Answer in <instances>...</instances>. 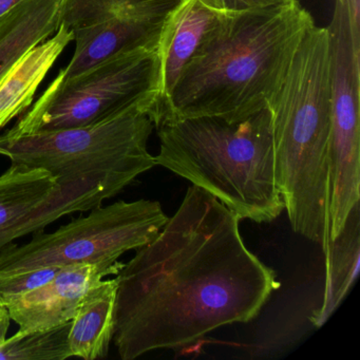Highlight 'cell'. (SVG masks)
Returning a JSON list of instances; mask_svg holds the SVG:
<instances>
[{"label":"cell","mask_w":360,"mask_h":360,"mask_svg":"<svg viewBox=\"0 0 360 360\" xmlns=\"http://www.w3.org/2000/svg\"><path fill=\"white\" fill-rule=\"evenodd\" d=\"M240 218L199 187L117 274L113 339L120 357L181 349L252 321L280 286L242 239Z\"/></svg>","instance_id":"cell-1"},{"label":"cell","mask_w":360,"mask_h":360,"mask_svg":"<svg viewBox=\"0 0 360 360\" xmlns=\"http://www.w3.org/2000/svg\"><path fill=\"white\" fill-rule=\"evenodd\" d=\"M314 22L299 0L221 13L158 111L155 127L202 117L235 123L262 110Z\"/></svg>","instance_id":"cell-2"},{"label":"cell","mask_w":360,"mask_h":360,"mask_svg":"<svg viewBox=\"0 0 360 360\" xmlns=\"http://www.w3.org/2000/svg\"><path fill=\"white\" fill-rule=\"evenodd\" d=\"M276 176L292 231L322 250L330 245L328 149L330 35L311 22L266 101Z\"/></svg>","instance_id":"cell-3"},{"label":"cell","mask_w":360,"mask_h":360,"mask_svg":"<svg viewBox=\"0 0 360 360\" xmlns=\"http://www.w3.org/2000/svg\"><path fill=\"white\" fill-rule=\"evenodd\" d=\"M158 134L155 164L207 191L240 220L269 223L283 212L267 107L235 123L180 120L160 126Z\"/></svg>","instance_id":"cell-4"},{"label":"cell","mask_w":360,"mask_h":360,"mask_svg":"<svg viewBox=\"0 0 360 360\" xmlns=\"http://www.w3.org/2000/svg\"><path fill=\"white\" fill-rule=\"evenodd\" d=\"M157 107V98H149L92 125L25 136L5 132L0 155L56 178L111 172L136 180L157 166L148 150Z\"/></svg>","instance_id":"cell-5"},{"label":"cell","mask_w":360,"mask_h":360,"mask_svg":"<svg viewBox=\"0 0 360 360\" xmlns=\"http://www.w3.org/2000/svg\"><path fill=\"white\" fill-rule=\"evenodd\" d=\"M158 50L138 49L104 60L77 77L60 75L10 136L83 127L104 121L141 101L160 100Z\"/></svg>","instance_id":"cell-6"},{"label":"cell","mask_w":360,"mask_h":360,"mask_svg":"<svg viewBox=\"0 0 360 360\" xmlns=\"http://www.w3.org/2000/svg\"><path fill=\"white\" fill-rule=\"evenodd\" d=\"M168 219L150 200L100 206L52 233L39 231L28 243L8 244L0 250V278L41 267L115 262L155 239Z\"/></svg>","instance_id":"cell-7"},{"label":"cell","mask_w":360,"mask_h":360,"mask_svg":"<svg viewBox=\"0 0 360 360\" xmlns=\"http://www.w3.org/2000/svg\"><path fill=\"white\" fill-rule=\"evenodd\" d=\"M330 35V134L328 149L330 236L360 200V49L352 39L345 0H335Z\"/></svg>","instance_id":"cell-8"},{"label":"cell","mask_w":360,"mask_h":360,"mask_svg":"<svg viewBox=\"0 0 360 360\" xmlns=\"http://www.w3.org/2000/svg\"><path fill=\"white\" fill-rule=\"evenodd\" d=\"M124 263H94L62 267L47 283L0 301L22 332L48 330L72 321L88 290L117 275Z\"/></svg>","instance_id":"cell-9"},{"label":"cell","mask_w":360,"mask_h":360,"mask_svg":"<svg viewBox=\"0 0 360 360\" xmlns=\"http://www.w3.org/2000/svg\"><path fill=\"white\" fill-rule=\"evenodd\" d=\"M179 7L122 16L75 31V53L68 66L58 75L69 79L125 52L158 50L166 22Z\"/></svg>","instance_id":"cell-10"},{"label":"cell","mask_w":360,"mask_h":360,"mask_svg":"<svg viewBox=\"0 0 360 360\" xmlns=\"http://www.w3.org/2000/svg\"><path fill=\"white\" fill-rule=\"evenodd\" d=\"M220 14L202 0H184L166 22L158 48L161 84L155 119L176 87L181 73Z\"/></svg>","instance_id":"cell-11"},{"label":"cell","mask_w":360,"mask_h":360,"mask_svg":"<svg viewBox=\"0 0 360 360\" xmlns=\"http://www.w3.org/2000/svg\"><path fill=\"white\" fill-rule=\"evenodd\" d=\"M73 32L60 25L43 43L25 52L0 79V129L32 105L35 94L67 46Z\"/></svg>","instance_id":"cell-12"},{"label":"cell","mask_w":360,"mask_h":360,"mask_svg":"<svg viewBox=\"0 0 360 360\" xmlns=\"http://www.w3.org/2000/svg\"><path fill=\"white\" fill-rule=\"evenodd\" d=\"M326 262V283L323 299L319 309L313 311L309 320L316 328H321L353 288L360 261V205L355 204L345 219L340 233L330 239L323 250Z\"/></svg>","instance_id":"cell-13"},{"label":"cell","mask_w":360,"mask_h":360,"mask_svg":"<svg viewBox=\"0 0 360 360\" xmlns=\"http://www.w3.org/2000/svg\"><path fill=\"white\" fill-rule=\"evenodd\" d=\"M64 0H22L0 18V79L25 52L58 30Z\"/></svg>","instance_id":"cell-14"},{"label":"cell","mask_w":360,"mask_h":360,"mask_svg":"<svg viewBox=\"0 0 360 360\" xmlns=\"http://www.w3.org/2000/svg\"><path fill=\"white\" fill-rule=\"evenodd\" d=\"M117 281L104 279L84 296L69 333L72 357L86 360L106 358L115 330Z\"/></svg>","instance_id":"cell-15"},{"label":"cell","mask_w":360,"mask_h":360,"mask_svg":"<svg viewBox=\"0 0 360 360\" xmlns=\"http://www.w3.org/2000/svg\"><path fill=\"white\" fill-rule=\"evenodd\" d=\"M56 183V176L47 170L11 163L9 169L0 176V240L6 231L51 195Z\"/></svg>","instance_id":"cell-16"},{"label":"cell","mask_w":360,"mask_h":360,"mask_svg":"<svg viewBox=\"0 0 360 360\" xmlns=\"http://www.w3.org/2000/svg\"><path fill=\"white\" fill-rule=\"evenodd\" d=\"M184 0H64L60 25L75 32L122 16L176 8Z\"/></svg>","instance_id":"cell-17"},{"label":"cell","mask_w":360,"mask_h":360,"mask_svg":"<svg viewBox=\"0 0 360 360\" xmlns=\"http://www.w3.org/2000/svg\"><path fill=\"white\" fill-rule=\"evenodd\" d=\"M72 321L48 330H18L0 342V360H65L72 357L69 333Z\"/></svg>","instance_id":"cell-18"},{"label":"cell","mask_w":360,"mask_h":360,"mask_svg":"<svg viewBox=\"0 0 360 360\" xmlns=\"http://www.w3.org/2000/svg\"><path fill=\"white\" fill-rule=\"evenodd\" d=\"M62 267L49 266L33 269L18 275L0 278V301L34 290L49 282Z\"/></svg>","instance_id":"cell-19"},{"label":"cell","mask_w":360,"mask_h":360,"mask_svg":"<svg viewBox=\"0 0 360 360\" xmlns=\"http://www.w3.org/2000/svg\"><path fill=\"white\" fill-rule=\"evenodd\" d=\"M208 7L219 13H237L264 9L282 4L292 3L295 0H202Z\"/></svg>","instance_id":"cell-20"},{"label":"cell","mask_w":360,"mask_h":360,"mask_svg":"<svg viewBox=\"0 0 360 360\" xmlns=\"http://www.w3.org/2000/svg\"><path fill=\"white\" fill-rule=\"evenodd\" d=\"M10 322H11V319H10L7 309H6L5 307L0 304V342L7 338Z\"/></svg>","instance_id":"cell-21"},{"label":"cell","mask_w":360,"mask_h":360,"mask_svg":"<svg viewBox=\"0 0 360 360\" xmlns=\"http://www.w3.org/2000/svg\"><path fill=\"white\" fill-rule=\"evenodd\" d=\"M22 1V0H0V18H3Z\"/></svg>","instance_id":"cell-22"}]
</instances>
